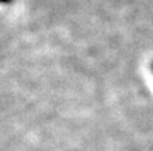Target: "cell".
<instances>
[{
    "instance_id": "cell-1",
    "label": "cell",
    "mask_w": 153,
    "mask_h": 151,
    "mask_svg": "<svg viewBox=\"0 0 153 151\" xmlns=\"http://www.w3.org/2000/svg\"><path fill=\"white\" fill-rule=\"evenodd\" d=\"M9 1H12V0H0V3H9Z\"/></svg>"
}]
</instances>
